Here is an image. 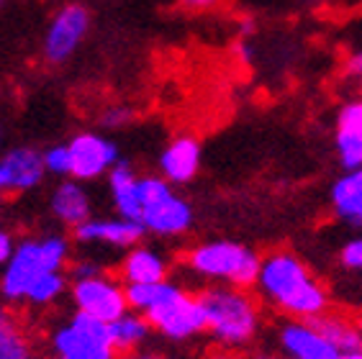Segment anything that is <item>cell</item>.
I'll use <instances>...</instances> for the list:
<instances>
[{
    "label": "cell",
    "mask_w": 362,
    "mask_h": 359,
    "mask_svg": "<svg viewBox=\"0 0 362 359\" xmlns=\"http://www.w3.org/2000/svg\"><path fill=\"white\" fill-rule=\"evenodd\" d=\"M255 288L267 303L291 318H316L329 311L327 288L293 252H272L262 257Z\"/></svg>",
    "instance_id": "1"
},
{
    "label": "cell",
    "mask_w": 362,
    "mask_h": 359,
    "mask_svg": "<svg viewBox=\"0 0 362 359\" xmlns=\"http://www.w3.org/2000/svg\"><path fill=\"white\" fill-rule=\"evenodd\" d=\"M129 308L149 318L152 329L170 341H188L206 331V311L201 298L173 280L126 285Z\"/></svg>",
    "instance_id": "2"
},
{
    "label": "cell",
    "mask_w": 362,
    "mask_h": 359,
    "mask_svg": "<svg viewBox=\"0 0 362 359\" xmlns=\"http://www.w3.org/2000/svg\"><path fill=\"white\" fill-rule=\"evenodd\" d=\"M72 239L67 234H42L18 239L11 262L0 267V300L23 305L28 288L47 269H67L72 262Z\"/></svg>",
    "instance_id": "3"
},
{
    "label": "cell",
    "mask_w": 362,
    "mask_h": 359,
    "mask_svg": "<svg viewBox=\"0 0 362 359\" xmlns=\"http://www.w3.org/2000/svg\"><path fill=\"white\" fill-rule=\"evenodd\" d=\"M206 311V331L223 349L247 346L259 331V305L244 288L209 285L198 293Z\"/></svg>",
    "instance_id": "4"
},
{
    "label": "cell",
    "mask_w": 362,
    "mask_h": 359,
    "mask_svg": "<svg viewBox=\"0 0 362 359\" xmlns=\"http://www.w3.org/2000/svg\"><path fill=\"white\" fill-rule=\"evenodd\" d=\"M185 267L201 280L214 285H234V288H255L262 267V257L255 249L229 239L203 242L188 249Z\"/></svg>",
    "instance_id": "5"
},
{
    "label": "cell",
    "mask_w": 362,
    "mask_h": 359,
    "mask_svg": "<svg viewBox=\"0 0 362 359\" xmlns=\"http://www.w3.org/2000/svg\"><path fill=\"white\" fill-rule=\"evenodd\" d=\"M49 354L59 359H119V349L113 346L111 324L75 311L62 318L49 331Z\"/></svg>",
    "instance_id": "6"
},
{
    "label": "cell",
    "mask_w": 362,
    "mask_h": 359,
    "mask_svg": "<svg viewBox=\"0 0 362 359\" xmlns=\"http://www.w3.org/2000/svg\"><path fill=\"white\" fill-rule=\"evenodd\" d=\"M90 8L80 3V0H70L59 6L47 21L42 36V57L44 62L52 67H62L80 52L85 44L88 34H90Z\"/></svg>",
    "instance_id": "7"
},
{
    "label": "cell",
    "mask_w": 362,
    "mask_h": 359,
    "mask_svg": "<svg viewBox=\"0 0 362 359\" xmlns=\"http://www.w3.org/2000/svg\"><path fill=\"white\" fill-rule=\"evenodd\" d=\"M67 295H70V303L75 311L100 318L105 324H111L129 311L126 285L121 283L119 275H108L105 269L88 277H72Z\"/></svg>",
    "instance_id": "8"
},
{
    "label": "cell",
    "mask_w": 362,
    "mask_h": 359,
    "mask_svg": "<svg viewBox=\"0 0 362 359\" xmlns=\"http://www.w3.org/2000/svg\"><path fill=\"white\" fill-rule=\"evenodd\" d=\"M70 149V177L80 182H95L108 177L113 167L119 165V146L103 131H80L67 141Z\"/></svg>",
    "instance_id": "9"
},
{
    "label": "cell",
    "mask_w": 362,
    "mask_h": 359,
    "mask_svg": "<svg viewBox=\"0 0 362 359\" xmlns=\"http://www.w3.org/2000/svg\"><path fill=\"white\" fill-rule=\"evenodd\" d=\"M146 228L139 221L113 216V218H88L72 228V242L77 247H105V249H132L144 239Z\"/></svg>",
    "instance_id": "10"
},
{
    "label": "cell",
    "mask_w": 362,
    "mask_h": 359,
    "mask_svg": "<svg viewBox=\"0 0 362 359\" xmlns=\"http://www.w3.org/2000/svg\"><path fill=\"white\" fill-rule=\"evenodd\" d=\"M193 221V206L175 190L160 198V201L144 206V213H141V226L146 228V234L162 236V239H175V236L188 234Z\"/></svg>",
    "instance_id": "11"
},
{
    "label": "cell",
    "mask_w": 362,
    "mask_h": 359,
    "mask_svg": "<svg viewBox=\"0 0 362 359\" xmlns=\"http://www.w3.org/2000/svg\"><path fill=\"white\" fill-rule=\"evenodd\" d=\"M278 344L291 359H339V349L308 318H293L278 329Z\"/></svg>",
    "instance_id": "12"
},
{
    "label": "cell",
    "mask_w": 362,
    "mask_h": 359,
    "mask_svg": "<svg viewBox=\"0 0 362 359\" xmlns=\"http://www.w3.org/2000/svg\"><path fill=\"white\" fill-rule=\"evenodd\" d=\"M0 170L6 180V193L21 195L28 190H36L47 177L44 152L34 146H13L0 154Z\"/></svg>",
    "instance_id": "13"
},
{
    "label": "cell",
    "mask_w": 362,
    "mask_h": 359,
    "mask_svg": "<svg viewBox=\"0 0 362 359\" xmlns=\"http://www.w3.org/2000/svg\"><path fill=\"white\" fill-rule=\"evenodd\" d=\"M49 211L57 223H62L70 231L93 218V198L85 182L75 177H59V182L52 187V195H49Z\"/></svg>",
    "instance_id": "14"
},
{
    "label": "cell",
    "mask_w": 362,
    "mask_h": 359,
    "mask_svg": "<svg viewBox=\"0 0 362 359\" xmlns=\"http://www.w3.org/2000/svg\"><path fill=\"white\" fill-rule=\"evenodd\" d=\"M201 159L203 149L201 141L190 134H180L175 136L165 149H162L157 165H160V175L170 180L173 185H188L193 182L195 175L201 172Z\"/></svg>",
    "instance_id": "15"
},
{
    "label": "cell",
    "mask_w": 362,
    "mask_h": 359,
    "mask_svg": "<svg viewBox=\"0 0 362 359\" xmlns=\"http://www.w3.org/2000/svg\"><path fill=\"white\" fill-rule=\"evenodd\" d=\"M116 275L121 277L124 285H144V283H162L170 277V259L162 254L160 249L136 244L126 249L121 257Z\"/></svg>",
    "instance_id": "16"
},
{
    "label": "cell",
    "mask_w": 362,
    "mask_h": 359,
    "mask_svg": "<svg viewBox=\"0 0 362 359\" xmlns=\"http://www.w3.org/2000/svg\"><path fill=\"white\" fill-rule=\"evenodd\" d=\"M108 193H111V203L116 216L132 218V221L141 223V213H144V203H141V175L136 172V167L126 159H119V165L108 172Z\"/></svg>",
    "instance_id": "17"
},
{
    "label": "cell",
    "mask_w": 362,
    "mask_h": 359,
    "mask_svg": "<svg viewBox=\"0 0 362 359\" xmlns=\"http://www.w3.org/2000/svg\"><path fill=\"white\" fill-rule=\"evenodd\" d=\"M329 198H332L337 218L352 226H362V167L344 170V175L332 185Z\"/></svg>",
    "instance_id": "18"
},
{
    "label": "cell",
    "mask_w": 362,
    "mask_h": 359,
    "mask_svg": "<svg viewBox=\"0 0 362 359\" xmlns=\"http://www.w3.org/2000/svg\"><path fill=\"white\" fill-rule=\"evenodd\" d=\"M36 344L26 326L11 313V305H0V359H36Z\"/></svg>",
    "instance_id": "19"
},
{
    "label": "cell",
    "mask_w": 362,
    "mask_h": 359,
    "mask_svg": "<svg viewBox=\"0 0 362 359\" xmlns=\"http://www.w3.org/2000/svg\"><path fill=\"white\" fill-rule=\"evenodd\" d=\"M152 324H149V318L139 311H129L124 316H119L116 321H111V339H113V346L119 349L121 357L132 352H139L144 349L146 339L152 334Z\"/></svg>",
    "instance_id": "20"
},
{
    "label": "cell",
    "mask_w": 362,
    "mask_h": 359,
    "mask_svg": "<svg viewBox=\"0 0 362 359\" xmlns=\"http://www.w3.org/2000/svg\"><path fill=\"white\" fill-rule=\"evenodd\" d=\"M64 293H70V272H67V269H47V272H42V275L34 280V285L28 288L23 305L36 308V311L52 308Z\"/></svg>",
    "instance_id": "21"
},
{
    "label": "cell",
    "mask_w": 362,
    "mask_h": 359,
    "mask_svg": "<svg viewBox=\"0 0 362 359\" xmlns=\"http://www.w3.org/2000/svg\"><path fill=\"white\" fill-rule=\"evenodd\" d=\"M311 324L319 329L324 336L332 341V344L339 349L341 354L344 352H355V349H362V334L357 331L355 326V318L349 321V318L339 316V313H321L316 318H308Z\"/></svg>",
    "instance_id": "22"
},
{
    "label": "cell",
    "mask_w": 362,
    "mask_h": 359,
    "mask_svg": "<svg viewBox=\"0 0 362 359\" xmlns=\"http://www.w3.org/2000/svg\"><path fill=\"white\" fill-rule=\"evenodd\" d=\"M337 134L344 136H362V98L349 100L337 113Z\"/></svg>",
    "instance_id": "23"
},
{
    "label": "cell",
    "mask_w": 362,
    "mask_h": 359,
    "mask_svg": "<svg viewBox=\"0 0 362 359\" xmlns=\"http://www.w3.org/2000/svg\"><path fill=\"white\" fill-rule=\"evenodd\" d=\"M337 154H339V162L344 170H360L362 167V136H344V134H337L334 139Z\"/></svg>",
    "instance_id": "24"
},
{
    "label": "cell",
    "mask_w": 362,
    "mask_h": 359,
    "mask_svg": "<svg viewBox=\"0 0 362 359\" xmlns=\"http://www.w3.org/2000/svg\"><path fill=\"white\" fill-rule=\"evenodd\" d=\"M134 108L132 105H126V103H113L108 105V108H103L100 111V126H103L105 131H119V129H126V126L134 121Z\"/></svg>",
    "instance_id": "25"
},
{
    "label": "cell",
    "mask_w": 362,
    "mask_h": 359,
    "mask_svg": "<svg viewBox=\"0 0 362 359\" xmlns=\"http://www.w3.org/2000/svg\"><path fill=\"white\" fill-rule=\"evenodd\" d=\"M44 165H47V175L70 177V149H67V144H52L49 149H44Z\"/></svg>",
    "instance_id": "26"
},
{
    "label": "cell",
    "mask_w": 362,
    "mask_h": 359,
    "mask_svg": "<svg viewBox=\"0 0 362 359\" xmlns=\"http://www.w3.org/2000/svg\"><path fill=\"white\" fill-rule=\"evenodd\" d=\"M339 262L344 269H352V272H362V236L349 239L339 252Z\"/></svg>",
    "instance_id": "27"
},
{
    "label": "cell",
    "mask_w": 362,
    "mask_h": 359,
    "mask_svg": "<svg viewBox=\"0 0 362 359\" xmlns=\"http://www.w3.org/2000/svg\"><path fill=\"white\" fill-rule=\"evenodd\" d=\"M16 247H18L16 236L8 234V231H3V228H0V267L11 262V257H13Z\"/></svg>",
    "instance_id": "28"
},
{
    "label": "cell",
    "mask_w": 362,
    "mask_h": 359,
    "mask_svg": "<svg viewBox=\"0 0 362 359\" xmlns=\"http://www.w3.org/2000/svg\"><path fill=\"white\" fill-rule=\"evenodd\" d=\"M218 6H221V0H180V8L190 11V13H206V11H214Z\"/></svg>",
    "instance_id": "29"
},
{
    "label": "cell",
    "mask_w": 362,
    "mask_h": 359,
    "mask_svg": "<svg viewBox=\"0 0 362 359\" xmlns=\"http://www.w3.org/2000/svg\"><path fill=\"white\" fill-rule=\"evenodd\" d=\"M344 69H347V75L362 77V47H357L355 52L347 57V64H344Z\"/></svg>",
    "instance_id": "30"
},
{
    "label": "cell",
    "mask_w": 362,
    "mask_h": 359,
    "mask_svg": "<svg viewBox=\"0 0 362 359\" xmlns=\"http://www.w3.org/2000/svg\"><path fill=\"white\" fill-rule=\"evenodd\" d=\"M124 359H168V357H162V354H157V352H146V349H139V352L126 354Z\"/></svg>",
    "instance_id": "31"
},
{
    "label": "cell",
    "mask_w": 362,
    "mask_h": 359,
    "mask_svg": "<svg viewBox=\"0 0 362 359\" xmlns=\"http://www.w3.org/2000/svg\"><path fill=\"white\" fill-rule=\"evenodd\" d=\"M339 359H362V349H355V352H344V354H339Z\"/></svg>",
    "instance_id": "32"
},
{
    "label": "cell",
    "mask_w": 362,
    "mask_h": 359,
    "mask_svg": "<svg viewBox=\"0 0 362 359\" xmlns=\"http://www.w3.org/2000/svg\"><path fill=\"white\" fill-rule=\"evenodd\" d=\"M355 326H357V331L362 334V313H357L355 316Z\"/></svg>",
    "instance_id": "33"
},
{
    "label": "cell",
    "mask_w": 362,
    "mask_h": 359,
    "mask_svg": "<svg viewBox=\"0 0 362 359\" xmlns=\"http://www.w3.org/2000/svg\"><path fill=\"white\" fill-rule=\"evenodd\" d=\"M6 193V180H3V170H0V195Z\"/></svg>",
    "instance_id": "34"
},
{
    "label": "cell",
    "mask_w": 362,
    "mask_h": 359,
    "mask_svg": "<svg viewBox=\"0 0 362 359\" xmlns=\"http://www.w3.org/2000/svg\"><path fill=\"white\" fill-rule=\"evenodd\" d=\"M214 359H231V357H229V354H226V352H221V354H216V357H214Z\"/></svg>",
    "instance_id": "35"
},
{
    "label": "cell",
    "mask_w": 362,
    "mask_h": 359,
    "mask_svg": "<svg viewBox=\"0 0 362 359\" xmlns=\"http://www.w3.org/2000/svg\"><path fill=\"white\" fill-rule=\"evenodd\" d=\"M36 359H59V357H54V354H44V357H36Z\"/></svg>",
    "instance_id": "36"
},
{
    "label": "cell",
    "mask_w": 362,
    "mask_h": 359,
    "mask_svg": "<svg viewBox=\"0 0 362 359\" xmlns=\"http://www.w3.org/2000/svg\"><path fill=\"white\" fill-rule=\"evenodd\" d=\"M257 359H275V357H270V354H259ZM286 359H291V357H286Z\"/></svg>",
    "instance_id": "37"
},
{
    "label": "cell",
    "mask_w": 362,
    "mask_h": 359,
    "mask_svg": "<svg viewBox=\"0 0 362 359\" xmlns=\"http://www.w3.org/2000/svg\"><path fill=\"white\" fill-rule=\"evenodd\" d=\"M0 144H3V131H0Z\"/></svg>",
    "instance_id": "38"
},
{
    "label": "cell",
    "mask_w": 362,
    "mask_h": 359,
    "mask_svg": "<svg viewBox=\"0 0 362 359\" xmlns=\"http://www.w3.org/2000/svg\"><path fill=\"white\" fill-rule=\"evenodd\" d=\"M3 3H6V0H0V8H3Z\"/></svg>",
    "instance_id": "39"
},
{
    "label": "cell",
    "mask_w": 362,
    "mask_h": 359,
    "mask_svg": "<svg viewBox=\"0 0 362 359\" xmlns=\"http://www.w3.org/2000/svg\"><path fill=\"white\" fill-rule=\"evenodd\" d=\"M360 85H362V77H360Z\"/></svg>",
    "instance_id": "40"
},
{
    "label": "cell",
    "mask_w": 362,
    "mask_h": 359,
    "mask_svg": "<svg viewBox=\"0 0 362 359\" xmlns=\"http://www.w3.org/2000/svg\"><path fill=\"white\" fill-rule=\"evenodd\" d=\"M316 3H319V0H316Z\"/></svg>",
    "instance_id": "41"
}]
</instances>
